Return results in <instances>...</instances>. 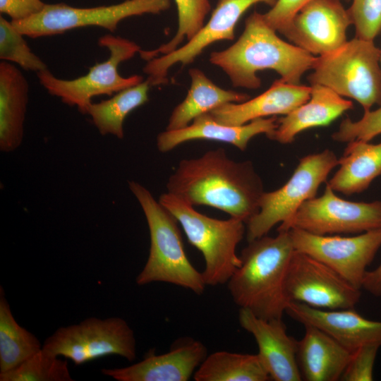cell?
Segmentation results:
<instances>
[{"instance_id":"cell-1","label":"cell","mask_w":381,"mask_h":381,"mask_svg":"<svg viewBox=\"0 0 381 381\" xmlns=\"http://www.w3.org/2000/svg\"><path fill=\"white\" fill-rule=\"evenodd\" d=\"M166 187L167 192L193 206L214 207L245 223L259 211L265 192L253 163L235 161L222 147L181 160Z\"/></svg>"},{"instance_id":"cell-2","label":"cell","mask_w":381,"mask_h":381,"mask_svg":"<svg viewBox=\"0 0 381 381\" xmlns=\"http://www.w3.org/2000/svg\"><path fill=\"white\" fill-rule=\"evenodd\" d=\"M276 32L262 13L255 11L246 19L238 39L224 50L211 52L209 61L236 87L258 89L261 79L257 73L265 69L277 72L284 82L299 85L303 75L313 68L316 56L285 42Z\"/></svg>"},{"instance_id":"cell-3","label":"cell","mask_w":381,"mask_h":381,"mask_svg":"<svg viewBox=\"0 0 381 381\" xmlns=\"http://www.w3.org/2000/svg\"><path fill=\"white\" fill-rule=\"evenodd\" d=\"M295 251L289 231L248 241L241 265L228 281L234 302L265 320L282 319L289 303L284 283Z\"/></svg>"},{"instance_id":"cell-4","label":"cell","mask_w":381,"mask_h":381,"mask_svg":"<svg viewBox=\"0 0 381 381\" xmlns=\"http://www.w3.org/2000/svg\"><path fill=\"white\" fill-rule=\"evenodd\" d=\"M128 183L144 213L150 238L148 258L136 277V284L164 282L202 294L207 285L202 273L186 254L176 217L144 186L133 180Z\"/></svg>"},{"instance_id":"cell-5","label":"cell","mask_w":381,"mask_h":381,"mask_svg":"<svg viewBox=\"0 0 381 381\" xmlns=\"http://www.w3.org/2000/svg\"><path fill=\"white\" fill-rule=\"evenodd\" d=\"M158 200L176 217L188 242L202 254V273L206 285L226 284L241 265L236 248L246 234V223L231 217L228 219L208 217L168 192Z\"/></svg>"},{"instance_id":"cell-6","label":"cell","mask_w":381,"mask_h":381,"mask_svg":"<svg viewBox=\"0 0 381 381\" xmlns=\"http://www.w3.org/2000/svg\"><path fill=\"white\" fill-rule=\"evenodd\" d=\"M380 49L358 37L327 54L316 56L308 76L310 85L325 86L357 101L365 111L381 102Z\"/></svg>"},{"instance_id":"cell-7","label":"cell","mask_w":381,"mask_h":381,"mask_svg":"<svg viewBox=\"0 0 381 381\" xmlns=\"http://www.w3.org/2000/svg\"><path fill=\"white\" fill-rule=\"evenodd\" d=\"M98 44L108 49V59L90 68L87 74L72 80L54 75L48 69L37 73L41 85L51 95L62 102L77 107L86 114L87 107L95 96L108 95L136 85L145 80L140 75L121 76L118 71L121 63L133 58L140 47L128 39L107 34L98 39Z\"/></svg>"},{"instance_id":"cell-8","label":"cell","mask_w":381,"mask_h":381,"mask_svg":"<svg viewBox=\"0 0 381 381\" xmlns=\"http://www.w3.org/2000/svg\"><path fill=\"white\" fill-rule=\"evenodd\" d=\"M338 165L339 158L328 149L301 158L285 184L263 193L259 211L246 223L247 241L267 235L276 224L291 219L304 202L316 197L320 186Z\"/></svg>"},{"instance_id":"cell-9","label":"cell","mask_w":381,"mask_h":381,"mask_svg":"<svg viewBox=\"0 0 381 381\" xmlns=\"http://www.w3.org/2000/svg\"><path fill=\"white\" fill-rule=\"evenodd\" d=\"M42 348L79 365L94 359L117 355L129 361L136 358L135 334L119 317L88 318L78 324L59 327L46 339Z\"/></svg>"},{"instance_id":"cell-10","label":"cell","mask_w":381,"mask_h":381,"mask_svg":"<svg viewBox=\"0 0 381 381\" xmlns=\"http://www.w3.org/2000/svg\"><path fill=\"white\" fill-rule=\"evenodd\" d=\"M171 0H126L110 6L79 8L64 3L47 4L39 13L20 20H11L15 28L31 38L52 36L70 30L97 26L111 32L123 19L168 10Z\"/></svg>"},{"instance_id":"cell-11","label":"cell","mask_w":381,"mask_h":381,"mask_svg":"<svg viewBox=\"0 0 381 381\" xmlns=\"http://www.w3.org/2000/svg\"><path fill=\"white\" fill-rule=\"evenodd\" d=\"M299 229L317 235L357 234L381 229V200L353 202L338 197L326 183L320 197L304 202L278 231Z\"/></svg>"},{"instance_id":"cell-12","label":"cell","mask_w":381,"mask_h":381,"mask_svg":"<svg viewBox=\"0 0 381 381\" xmlns=\"http://www.w3.org/2000/svg\"><path fill=\"white\" fill-rule=\"evenodd\" d=\"M284 292L288 302L325 310L354 308L361 289L313 257L295 250L289 264Z\"/></svg>"},{"instance_id":"cell-13","label":"cell","mask_w":381,"mask_h":381,"mask_svg":"<svg viewBox=\"0 0 381 381\" xmlns=\"http://www.w3.org/2000/svg\"><path fill=\"white\" fill-rule=\"evenodd\" d=\"M295 250L325 264L355 287L361 289L367 267L381 247V229L342 237L289 230Z\"/></svg>"},{"instance_id":"cell-14","label":"cell","mask_w":381,"mask_h":381,"mask_svg":"<svg viewBox=\"0 0 381 381\" xmlns=\"http://www.w3.org/2000/svg\"><path fill=\"white\" fill-rule=\"evenodd\" d=\"M277 0H219L207 23L184 45L174 51L147 61L143 72L150 86L168 83V72L180 63L191 64L210 44L221 40H233L235 28L242 15L258 3L272 7Z\"/></svg>"},{"instance_id":"cell-15","label":"cell","mask_w":381,"mask_h":381,"mask_svg":"<svg viewBox=\"0 0 381 381\" xmlns=\"http://www.w3.org/2000/svg\"><path fill=\"white\" fill-rule=\"evenodd\" d=\"M350 25L347 9L341 0H313L296 14L280 34L294 45L319 56L344 44Z\"/></svg>"},{"instance_id":"cell-16","label":"cell","mask_w":381,"mask_h":381,"mask_svg":"<svg viewBox=\"0 0 381 381\" xmlns=\"http://www.w3.org/2000/svg\"><path fill=\"white\" fill-rule=\"evenodd\" d=\"M207 356V348L200 341L181 337L167 353L149 354L131 365L104 368L102 373L117 381H187Z\"/></svg>"},{"instance_id":"cell-17","label":"cell","mask_w":381,"mask_h":381,"mask_svg":"<svg viewBox=\"0 0 381 381\" xmlns=\"http://www.w3.org/2000/svg\"><path fill=\"white\" fill-rule=\"evenodd\" d=\"M238 322L254 337L258 355L270 380H302L296 358L298 340L287 334L282 319L265 320L240 308Z\"/></svg>"},{"instance_id":"cell-18","label":"cell","mask_w":381,"mask_h":381,"mask_svg":"<svg viewBox=\"0 0 381 381\" xmlns=\"http://www.w3.org/2000/svg\"><path fill=\"white\" fill-rule=\"evenodd\" d=\"M285 313L296 321L327 332L351 352L361 346H381V321L365 318L353 308L325 310L289 302Z\"/></svg>"},{"instance_id":"cell-19","label":"cell","mask_w":381,"mask_h":381,"mask_svg":"<svg viewBox=\"0 0 381 381\" xmlns=\"http://www.w3.org/2000/svg\"><path fill=\"white\" fill-rule=\"evenodd\" d=\"M277 119L273 116L257 119L243 125L229 126L216 121L210 113H206L185 128L159 133L156 145L160 152L165 153L183 143L205 140L231 144L243 152L253 137L271 133L277 126Z\"/></svg>"},{"instance_id":"cell-20","label":"cell","mask_w":381,"mask_h":381,"mask_svg":"<svg viewBox=\"0 0 381 381\" xmlns=\"http://www.w3.org/2000/svg\"><path fill=\"white\" fill-rule=\"evenodd\" d=\"M310 91V86L288 83L278 79L254 98L239 103H228L209 113L222 124L243 125L257 119L290 113L309 99Z\"/></svg>"},{"instance_id":"cell-21","label":"cell","mask_w":381,"mask_h":381,"mask_svg":"<svg viewBox=\"0 0 381 381\" xmlns=\"http://www.w3.org/2000/svg\"><path fill=\"white\" fill-rule=\"evenodd\" d=\"M309 99L277 119V128L267 137L282 144L291 143L301 132L329 125L343 113L353 109L351 100L344 99L332 90L312 85Z\"/></svg>"},{"instance_id":"cell-22","label":"cell","mask_w":381,"mask_h":381,"mask_svg":"<svg viewBox=\"0 0 381 381\" xmlns=\"http://www.w3.org/2000/svg\"><path fill=\"white\" fill-rule=\"evenodd\" d=\"M305 334L298 341L296 358L302 380H340L351 352L323 330L306 325Z\"/></svg>"},{"instance_id":"cell-23","label":"cell","mask_w":381,"mask_h":381,"mask_svg":"<svg viewBox=\"0 0 381 381\" xmlns=\"http://www.w3.org/2000/svg\"><path fill=\"white\" fill-rule=\"evenodd\" d=\"M29 84L12 63H0V150L9 153L22 144Z\"/></svg>"},{"instance_id":"cell-24","label":"cell","mask_w":381,"mask_h":381,"mask_svg":"<svg viewBox=\"0 0 381 381\" xmlns=\"http://www.w3.org/2000/svg\"><path fill=\"white\" fill-rule=\"evenodd\" d=\"M188 74L190 88L185 99L171 111L167 131L185 128L198 116L224 104L243 102L250 99L247 94L220 87L199 68L189 69Z\"/></svg>"},{"instance_id":"cell-25","label":"cell","mask_w":381,"mask_h":381,"mask_svg":"<svg viewBox=\"0 0 381 381\" xmlns=\"http://www.w3.org/2000/svg\"><path fill=\"white\" fill-rule=\"evenodd\" d=\"M339 169L327 184L334 192L344 195L364 191L376 177L381 175V143L349 142L342 156L339 158Z\"/></svg>"},{"instance_id":"cell-26","label":"cell","mask_w":381,"mask_h":381,"mask_svg":"<svg viewBox=\"0 0 381 381\" xmlns=\"http://www.w3.org/2000/svg\"><path fill=\"white\" fill-rule=\"evenodd\" d=\"M150 85L147 80L116 92L112 97L99 102H91L86 114L102 135H111L118 139L124 137L123 122L135 109L148 99Z\"/></svg>"},{"instance_id":"cell-27","label":"cell","mask_w":381,"mask_h":381,"mask_svg":"<svg viewBox=\"0 0 381 381\" xmlns=\"http://www.w3.org/2000/svg\"><path fill=\"white\" fill-rule=\"evenodd\" d=\"M195 381H267L270 375L258 353L226 351L207 355L195 370Z\"/></svg>"},{"instance_id":"cell-28","label":"cell","mask_w":381,"mask_h":381,"mask_svg":"<svg viewBox=\"0 0 381 381\" xmlns=\"http://www.w3.org/2000/svg\"><path fill=\"white\" fill-rule=\"evenodd\" d=\"M42 348L39 339L15 320L0 288V373L8 371Z\"/></svg>"},{"instance_id":"cell-29","label":"cell","mask_w":381,"mask_h":381,"mask_svg":"<svg viewBox=\"0 0 381 381\" xmlns=\"http://www.w3.org/2000/svg\"><path fill=\"white\" fill-rule=\"evenodd\" d=\"M178 14V29L174 37L156 49L139 52L145 61L169 54L179 47L184 40L193 38L205 25L211 9L210 0H174Z\"/></svg>"},{"instance_id":"cell-30","label":"cell","mask_w":381,"mask_h":381,"mask_svg":"<svg viewBox=\"0 0 381 381\" xmlns=\"http://www.w3.org/2000/svg\"><path fill=\"white\" fill-rule=\"evenodd\" d=\"M68 363L42 348L16 368L0 373V381H72Z\"/></svg>"},{"instance_id":"cell-31","label":"cell","mask_w":381,"mask_h":381,"mask_svg":"<svg viewBox=\"0 0 381 381\" xmlns=\"http://www.w3.org/2000/svg\"><path fill=\"white\" fill-rule=\"evenodd\" d=\"M23 35L11 21L0 16V59L14 63L27 71L36 73L45 70L47 64L28 45Z\"/></svg>"},{"instance_id":"cell-32","label":"cell","mask_w":381,"mask_h":381,"mask_svg":"<svg viewBox=\"0 0 381 381\" xmlns=\"http://www.w3.org/2000/svg\"><path fill=\"white\" fill-rule=\"evenodd\" d=\"M347 11L356 37L373 41L381 31V0H353Z\"/></svg>"},{"instance_id":"cell-33","label":"cell","mask_w":381,"mask_h":381,"mask_svg":"<svg viewBox=\"0 0 381 381\" xmlns=\"http://www.w3.org/2000/svg\"><path fill=\"white\" fill-rule=\"evenodd\" d=\"M380 134L381 105L375 110L365 111L362 118L358 121H353L349 117L344 119L332 138L341 143L353 140L369 142Z\"/></svg>"},{"instance_id":"cell-34","label":"cell","mask_w":381,"mask_h":381,"mask_svg":"<svg viewBox=\"0 0 381 381\" xmlns=\"http://www.w3.org/2000/svg\"><path fill=\"white\" fill-rule=\"evenodd\" d=\"M380 347L377 344H369L352 351L349 362L340 380H373L374 363Z\"/></svg>"},{"instance_id":"cell-35","label":"cell","mask_w":381,"mask_h":381,"mask_svg":"<svg viewBox=\"0 0 381 381\" xmlns=\"http://www.w3.org/2000/svg\"><path fill=\"white\" fill-rule=\"evenodd\" d=\"M312 1L313 0H277L275 4L262 15L266 23L276 32L281 33L296 14Z\"/></svg>"},{"instance_id":"cell-36","label":"cell","mask_w":381,"mask_h":381,"mask_svg":"<svg viewBox=\"0 0 381 381\" xmlns=\"http://www.w3.org/2000/svg\"><path fill=\"white\" fill-rule=\"evenodd\" d=\"M46 4L42 0H0V11L11 20H20L40 13Z\"/></svg>"},{"instance_id":"cell-37","label":"cell","mask_w":381,"mask_h":381,"mask_svg":"<svg viewBox=\"0 0 381 381\" xmlns=\"http://www.w3.org/2000/svg\"><path fill=\"white\" fill-rule=\"evenodd\" d=\"M362 289L375 296H381V263L375 269L366 272Z\"/></svg>"},{"instance_id":"cell-38","label":"cell","mask_w":381,"mask_h":381,"mask_svg":"<svg viewBox=\"0 0 381 381\" xmlns=\"http://www.w3.org/2000/svg\"><path fill=\"white\" fill-rule=\"evenodd\" d=\"M380 67H381V49H380ZM380 105H381V102Z\"/></svg>"}]
</instances>
